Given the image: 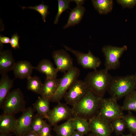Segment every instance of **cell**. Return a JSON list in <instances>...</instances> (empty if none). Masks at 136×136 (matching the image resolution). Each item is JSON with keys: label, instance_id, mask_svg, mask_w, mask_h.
<instances>
[{"label": "cell", "instance_id": "34", "mask_svg": "<svg viewBox=\"0 0 136 136\" xmlns=\"http://www.w3.org/2000/svg\"><path fill=\"white\" fill-rule=\"evenodd\" d=\"M19 37L16 33L12 36L10 44L12 48L14 49L20 48L19 43Z\"/></svg>", "mask_w": 136, "mask_h": 136}, {"label": "cell", "instance_id": "5", "mask_svg": "<svg viewBox=\"0 0 136 136\" xmlns=\"http://www.w3.org/2000/svg\"><path fill=\"white\" fill-rule=\"evenodd\" d=\"M117 101L112 97L103 98L97 115L111 122L117 119L122 118L124 115L123 110Z\"/></svg>", "mask_w": 136, "mask_h": 136}, {"label": "cell", "instance_id": "14", "mask_svg": "<svg viewBox=\"0 0 136 136\" xmlns=\"http://www.w3.org/2000/svg\"><path fill=\"white\" fill-rule=\"evenodd\" d=\"M73 1L76 3L77 6L70 12L67 22L63 27L64 29L78 24L82 20L85 11V7L82 6L84 0H75Z\"/></svg>", "mask_w": 136, "mask_h": 136}, {"label": "cell", "instance_id": "17", "mask_svg": "<svg viewBox=\"0 0 136 136\" xmlns=\"http://www.w3.org/2000/svg\"><path fill=\"white\" fill-rule=\"evenodd\" d=\"M34 67L28 61H21L16 62L13 71L16 78L27 79L31 76Z\"/></svg>", "mask_w": 136, "mask_h": 136}, {"label": "cell", "instance_id": "31", "mask_svg": "<svg viewBox=\"0 0 136 136\" xmlns=\"http://www.w3.org/2000/svg\"><path fill=\"white\" fill-rule=\"evenodd\" d=\"M22 9L26 8L35 10L39 12L41 15L42 18L44 22L46 21V18L48 14H49L48 11V6L45 5L43 3L34 6H30L27 7H21Z\"/></svg>", "mask_w": 136, "mask_h": 136}, {"label": "cell", "instance_id": "21", "mask_svg": "<svg viewBox=\"0 0 136 136\" xmlns=\"http://www.w3.org/2000/svg\"><path fill=\"white\" fill-rule=\"evenodd\" d=\"M13 86V80L7 74L2 75L0 80V106Z\"/></svg>", "mask_w": 136, "mask_h": 136}, {"label": "cell", "instance_id": "3", "mask_svg": "<svg viewBox=\"0 0 136 136\" xmlns=\"http://www.w3.org/2000/svg\"><path fill=\"white\" fill-rule=\"evenodd\" d=\"M136 89L134 75H132L112 77L107 91L111 97L117 100Z\"/></svg>", "mask_w": 136, "mask_h": 136}, {"label": "cell", "instance_id": "33", "mask_svg": "<svg viewBox=\"0 0 136 136\" xmlns=\"http://www.w3.org/2000/svg\"><path fill=\"white\" fill-rule=\"evenodd\" d=\"M51 126L45 121L41 131L40 136H50L52 130Z\"/></svg>", "mask_w": 136, "mask_h": 136}, {"label": "cell", "instance_id": "10", "mask_svg": "<svg viewBox=\"0 0 136 136\" xmlns=\"http://www.w3.org/2000/svg\"><path fill=\"white\" fill-rule=\"evenodd\" d=\"M66 104L59 102L50 110L47 119L51 126L54 127L59 122L73 117L72 108Z\"/></svg>", "mask_w": 136, "mask_h": 136}, {"label": "cell", "instance_id": "11", "mask_svg": "<svg viewBox=\"0 0 136 136\" xmlns=\"http://www.w3.org/2000/svg\"><path fill=\"white\" fill-rule=\"evenodd\" d=\"M88 121L90 131L96 136H110L113 131L111 122L97 115Z\"/></svg>", "mask_w": 136, "mask_h": 136}, {"label": "cell", "instance_id": "41", "mask_svg": "<svg viewBox=\"0 0 136 136\" xmlns=\"http://www.w3.org/2000/svg\"><path fill=\"white\" fill-rule=\"evenodd\" d=\"M134 75L135 80L136 86V72L135 73V74Z\"/></svg>", "mask_w": 136, "mask_h": 136}, {"label": "cell", "instance_id": "25", "mask_svg": "<svg viewBox=\"0 0 136 136\" xmlns=\"http://www.w3.org/2000/svg\"><path fill=\"white\" fill-rule=\"evenodd\" d=\"M27 79L28 89L40 95L43 84L40 78L37 76H31Z\"/></svg>", "mask_w": 136, "mask_h": 136}, {"label": "cell", "instance_id": "19", "mask_svg": "<svg viewBox=\"0 0 136 136\" xmlns=\"http://www.w3.org/2000/svg\"><path fill=\"white\" fill-rule=\"evenodd\" d=\"M39 72L45 74L46 77L56 78L59 72L55 67L49 59H45L42 60L37 66L34 67Z\"/></svg>", "mask_w": 136, "mask_h": 136}, {"label": "cell", "instance_id": "39", "mask_svg": "<svg viewBox=\"0 0 136 136\" xmlns=\"http://www.w3.org/2000/svg\"><path fill=\"white\" fill-rule=\"evenodd\" d=\"M122 136H136V134H134L131 133L127 134H122Z\"/></svg>", "mask_w": 136, "mask_h": 136}, {"label": "cell", "instance_id": "12", "mask_svg": "<svg viewBox=\"0 0 136 136\" xmlns=\"http://www.w3.org/2000/svg\"><path fill=\"white\" fill-rule=\"evenodd\" d=\"M34 111L32 107H28L22 112V115L17 119L16 128L14 133L17 136H24L31 131Z\"/></svg>", "mask_w": 136, "mask_h": 136}, {"label": "cell", "instance_id": "29", "mask_svg": "<svg viewBox=\"0 0 136 136\" xmlns=\"http://www.w3.org/2000/svg\"><path fill=\"white\" fill-rule=\"evenodd\" d=\"M111 123L113 131L117 135L122 134L126 128V123L122 118L114 119L112 121Z\"/></svg>", "mask_w": 136, "mask_h": 136}, {"label": "cell", "instance_id": "8", "mask_svg": "<svg viewBox=\"0 0 136 136\" xmlns=\"http://www.w3.org/2000/svg\"><path fill=\"white\" fill-rule=\"evenodd\" d=\"M89 90L84 80L78 79L71 86L63 98L66 104L73 107L82 99Z\"/></svg>", "mask_w": 136, "mask_h": 136}, {"label": "cell", "instance_id": "40", "mask_svg": "<svg viewBox=\"0 0 136 136\" xmlns=\"http://www.w3.org/2000/svg\"><path fill=\"white\" fill-rule=\"evenodd\" d=\"M87 136H96L93 134L92 133L89 134Z\"/></svg>", "mask_w": 136, "mask_h": 136}, {"label": "cell", "instance_id": "4", "mask_svg": "<svg viewBox=\"0 0 136 136\" xmlns=\"http://www.w3.org/2000/svg\"><path fill=\"white\" fill-rule=\"evenodd\" d=\"M25 104L23 93L17 88L9 92L0 106L4 113L14 115L23 112L26 109Z\"/></svg>", "mask_w": 136, "mask_h": 136}, {"label": "cell", "instance_id": "1", "mask_svg": "<svg viewBox=\"0 0 136 136\" xmlns=\"http://www.w3.org/2000/svg\"><path fill=\"white\" fill-rule=\"evenodd\" d=\"M103 98L89 90L82 99L72 107L73 117L88 121L97 114Z\"/></svg>", "mask_w": 136, "mask_h": 136}, {"label": "cell", "instance_id": "16", "mask_svg": "<svg viewBox=\"0 0 136 136\" xmlns=\"http://www.w3.org/2000/svg\"><path fill=\"white\" fill-rule=\"evenodd\" d=\"M17 123V119L14 115L4 113L0 116V133H14Z\"/></svg>", "mask_w": 136, "mask_h": 136}, {"label": "cell", "instance_id": "42", "mask_svg": "<svg viewBox=\"0 0 136 136\" xmlns=\"http://www.w3.org/2000/svg\"><path fill=\"white\" fill-rule=\"evenodd\" d=\"M50 136H53V135H51Z\"/></svg>", "mask_w": 136, "mask_h": 136}, {"label": "cell", "instance_id": "30", "mask_svg": "<svg viewBox=\"0 0 136 136\" xmlns=\"http://www.w3.org/2000/svg\"><path fill=\"white\" fill-rule=\"evenodd\" d=\"M72 0H58V10L54 23L56 24L58 22L59 18L62 13L66 10L69 9L70 3Z\"/></svg>", "mask_w": 136, "mask_h": 136}, {"label": "cell", "instance_id": "22", "mask_svg": "<svg viewBox=\"0 0 136 136\" xmlns=\"http://www.w3.org/2000/svg\"><path fill=\"white\" fill-rule=\"evenodd\" d=\"M50 101L49 100L41 96L39 97L33 105V109L37 111V114L46 119L48 114L50 110Z\"/></svg>", "mask_w": 136, "mask_h": 136}, {"label": "cell", "instance_id": "28", "mask_svg": "<svg viewBox=\"0 0 136 136\" xmlns=\"http://www.w3.org/2000/svg\"><path fill=\"white\" fill-rule=\"evenodd\" d=\"M44 118L38 114L35 115L32 120L31 127V131H33L40 135L42 128L45 121Z\"/></svg>", "mask_w": 136, "mask_h": 136}, {"label": "cell", "instance_id": "15", "mask_svg": "<svg viewBox=\"0 0 136 136\" xmlns=\"http://www.w3.org/2000/svg\"><path fill=\"white\" fill-rule=\"evenodd\" d=\"M16 63L10 51L7 50L0 52V73L2 75L7 74L13 70Z\"/></svg>", "mask_w": 136, "mask_h": 136}, {"label": "cell", "instance_id": "18", "mask_svg": "<svg viewBox=\"0 0 136 136\" xmlns=\"http://www.w3.org/2000/svg\"><path fill=\"white\" fill-rule=\"evenodd\" d=\"M60 79L46 77L43 84L40 95L50 101L56 92Z\"/></svg>", "mask_w": 136, "mask_h": 136}, {"label": "cell", "instance_id": "38", "mask_svg": "<svg viewBox=\"0 0 136 136\" xmlns=\"http://www.w3.org/2000/svg\"><path fill=\"white\" fill-rule=\"evenodd\" d=\"M0 136H10V133H0Z\"/></svg>", "mask_w": 136, "mask_h": 136}, {"label": "cell", "instance_id": "13", "mask_svg": "<svg viewBox=\"0 0 136 136\" xmlns=\"http://www.w3.org/2000/svg\"><path fill=\"white\" fill-rule=\"evenodd\" d=\"M52 57L58 72L65 73L74 66L72 58L63 49L53 51Z\"/></svg>", "mask_w": 136, "mask_h": 136}, {"label": "cell", "instance_id": "32", "mask_svg": "<svg viewBox=\"0 0 136 136\" xmlns=\"http://www.w3.org/2000/svg\"><path fill=\"white\" fill-rule=\"evenodd\" d=\"M117 2L124 8H131L136 6V0H118Z\"/></svg>", "mask_w": 136, "mask_h": 136}, {"label": "cell", "instance_id": "20", "mask_svg": "<svg viewBox=\"0 0 136 136\" xmlns=\"http://www.w3.org/2000/svg\"><path fill=\"white\" fill-rule=\"evenodd\" d=\"M53 130L56 133V136H72L75 130L73 117L62 124L54 126Z\"/></svg>", "mask_w": 136, "mask_h": 136}, {"label": "cell", "instance_id": "23", "mask_svg": "<svg viewBox=\"0 0 136 136\" xmlns=\"http://www.w3.org/2000/svg\"><path fill=\"white\" fill-rule=\"evenodd\" d=\"M92 2L94 8L100 14H107L112 9L113 1L111 0H93Z\"/></svg>", "mask_w": 136, "mask_h": 136}, {"label": "cell", "instance_id": "36", "mask_svg": "<svg viewBox=\"0 0 136 136\" xmlns=\"http://www.w3.org/2000/svg\"><path fill=\"white\" fill-rule=\"evenodd\" d=\"M24 136H40V135L33 131H31Z\"/></svg>", "mask_w": 136, "mask_h": 136}, {"label": "cell", "instance_id": "7", "mask_svg": "<svg viewBox=\"0 0 136 136\" xmlns=\"http://www.w3.org/2000/svg\"><path fill=\"white\" fill-rule=\"evenodd\" d=\"M127 49L126 45L121 47L110 45L104 46L102 50L105 58V69L109 71L119 68L120 65L119 59Z\"/></svg>", "mask_w": 136, "mask_h": 136}, {"label": "cell", "instance_id": "37", "mask_svg": "<svg viewBox=\"0 0 136 136\" xmlns=\"http://www.w3.org/2000/svg\"><path fill=\"white\" fill-rule=\"evenodd\" d=\"M72 136H83V135L75 130Z\"/></svg>", "mask_w": 136, "mask_h": 136}, {"label": "cell", "instance_id": "2", "mask_svg": "<svg viewBox=\"0 0 136 136\" xmlns=\"http://www.w3.org/2000/svg\"><path fill=\"white\" fill-rule=\"evenodd\" d=\"M112 77L105 69L96 70L89 73L84 81L89 90L103 97L108 90Z\"/></svg>", "mask_w": 136, "mask_h": 136}, {"label": "cell", "instance_id": "35", "mask_svg": "<svg viewBox=\"0 0 136 136\" xmlns=\"http://www.w3.org/2000/svg\"><path fill=\"white\" fill-rule=\"evenodd\" d=\"M10 39L9 37L6 36H0V44H8L10 43Z\"/></svg>", "mask_w": 136, "mask_h": 136}, {"label": "cell", "instance_id": "6", "mask_svg": "<svg viewBox=\"0 0 136 136\" xmlns=\"http://www.w3.org/2000/svg\"><path fill=\"white\" fill-rule=\"evenodd\" d=\"M80 74V70L74 66L65 73L60 79L57 89L50 101L59 103L64 97L72 84L77 79Z\"/></svg>", "mask_w": 136, "mask_h": 136}, {"label": "cell", "instance_id": "27", "mask_svg": "<svg viewBox=\"0 0 136 136\" xmlns=\"http://www.w3.org/2000/svg\"><path fill=\"white\" fill-rule=\"evenodd\" d=\"M125 121L127 128L130 133L136 134V116L133 115L130 111L122 118Z\"/></svg>", "mask_w": 136, "mask_h": 136}, {"label": "cell", "instance_id": "24", "mask_svg": "<svg viewBox=\"0 0 136 136\" xmlns=\"http://www.w3.org/2000/svg\"><path fill=\"white\" fill-rule=\"evenodd\" d=\"M73 120L75 130L83 135L87 134L90 131L88 120L77 117H73Z\"/></svg>", "mask_w": 136, "mask_h": 136}, {"label": "cell", "instance_id": "9", "mask_svg": "<svg viewBox=\"0 0 136 136\" xmlns=\"http://www.w3.org/2000/svg\"><path fill=\"white\" fill-rule=\"evenodd\" d=\"M63 46L66 50L70 52L76 56L78 63L84 69L95 70L101 64L99 58L94 56L90 50L88 53H84L66 46Z\"/></svg>", "mask_w": 136, "mask_h": 136}, {"label": "cell", "instance_id": "26", "mask_svg": "<svg viewBox=\"0 0 136 136\" xmlns=\"http://www.w3.org/2000/svg\"><path fill=\"white\" fill-rule=\"evenodd\" d=\"M122 107L123 111L136 112V90L125 97Z\"/></svg>", "mask_w": 136, "mask_h": 136}]
</instances>
